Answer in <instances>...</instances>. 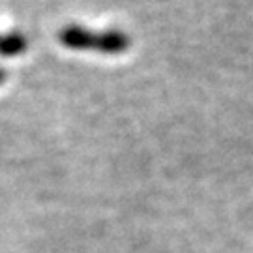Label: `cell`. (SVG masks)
<instances>
[{
	"instance_id": "1",
	"label": "cell",
	"mask_w": 253,
	"mask_h": 253,
	"mask_svg": "<svg viewBox=\"0 0 253 253\" xmlns=\"http://www.w3.org/2000/svg\"><path fill=\"white\" fill-rule=\"evenodd\" d=\"M60 42L68 49L75 51H98L103 54L124 53L129 45V38L120 30H105L94 32L79 25H70L60 30Z\"/></svg>"
},
{
	"instance_id": "2",
	"label": "cell",
	"mask_w": 253,
	"mask_h": 253,
	"mask_svg": "<svg viewBox=\"0 0 253 253\" xmlns=\"http://www.w3.org/2000/svg\"><path fill=\"white\" fill-rule=\"evenodd\" d=\"M27 51V38L21 32H8L0 36V56H17Z\"/></svg>"
},
{
	"instance_id": "3",
	"label": "cell",
	"mask_w": 253,
	"mask_h": 253,
	"mask_svg": "<svg viewBox=\"0 0 253 253\" xmlns=\"http://www.w3.org/2000/svg\"><path fill=\"white\" fill-rule=\"evenodd\" d=\"M6 75H8V73H6V70H4V68H0V84L6 81Z\"/></svg>"
}]
</instances>
